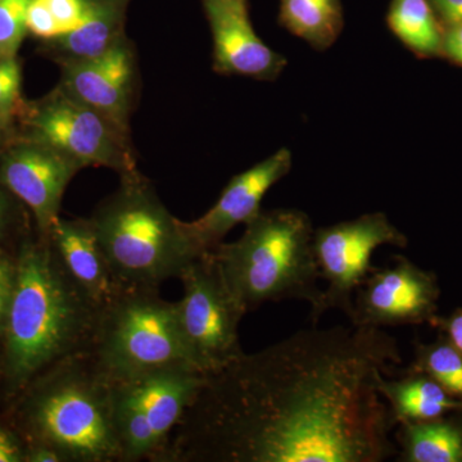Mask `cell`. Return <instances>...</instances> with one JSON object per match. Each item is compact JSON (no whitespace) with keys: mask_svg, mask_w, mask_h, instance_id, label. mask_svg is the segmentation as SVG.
<instances>
[{"mask_svg":"<svg viewBox=\"0 0 462 462\" xmlns=\"http://www.w3.org/2000/svg\"><path fill=\"white\" fill-rule=\"evenodd\" d=\"M382 328L305 329L206 378L154 462H383L397 456Z\"/></svg>","mask_w":462,"mask_h":462,"instance_id":"obj_1","label":"cell"},{"mask_svg":"<svg viewBox=\"0 0 462 462\" xmlns=\"http://www.w3.org/2000/svg\"><path fill=\"white\" fill-rule=\"evenodd\" d=\"M2 337L5 373L14 389L71 356L90 351L100 309L60 263L50 239L26 240Z\"/></svg>","mask_w":462,"mask_h":462,"instance_id":"obj_2","label":"cell"},{"mask_svg":"<svg viewBox=\"0 0 462 462\" xmlns=\"http://www.w3.org/2000/svg\"><path fill=\"white\" fill-rule=\"evenodd\" d=\"M314 231L300 209H261L238 240L220 243L209 252L245 311L267 302L303 300L311 307V320L318 322L325 307Z\"/></svg>","mask_w":462,"mask_h":462,"instance_id":"obj_3","label":"cell"},{"mask_svg":"<svg viewBox=\"0 0 462 462\" xmlns=\"http://www.w3.org/2000/svg\"><path fill=\"white\" fill-rule=\"evenodd\" d=\"M36 376L26 404L35 443L50 446L65 462H121L112 413L111 382L90 351L71 356Z\"/></svg>","mask_w":462,"mask_h":462,"instance_id":"obj_4","label":"cell"},{"mask_svg":"<svg viewBox=\"0 0 462 462\" xmlns=\"http://www.w3.org/2000/svg\"><path fill=\"white\" fill-rule=\"evenodd\" d=\"M90 220L121 287L160 288L202 256L139 172L123 176Z\"/></svg>","mask_w":462,"mask_h":462,"instance_id":"obj_5","label":"cell"},{"mask_svg":"<svg viewBox=\"0 0 462 462\" xmlns=\"http://www.w3.org/2000/svg\"><path fill=\"white\" fill-rule=\"evenodd\" d=\"M90 354L109 382L166 367L191 366L173 302L161 298L158 288L118 289L100 309Z\"/></svg>","mask_w":462,"mask_h":462,"instance_id":"obj_6","label":"cell"},{"mask_svg":"<svg viewBox=\"0 0 462 462\" xmlns=\"http://www.w3.org/2000/svg\"><path fill=\"white\" fill-rule=\"evenodd\" d=\"M206 378L194 367L181 365L111 382L121 462L156 460Z\"/></svg>","mask_w":462,"mask_h":462,"instance_id":"obj_7","label":"cell"},{"mask_svg":"<svg viewBox=\"0 0 462 462\" xmlns=\"http://www.w3.org/2000/svg\"><path fill=\"white\" fill-rule=\"evenodd\" d=\"M179 279L182 297L173 309L182 345L191 366L212 375L245 354L239 325L247 311L231 294L211 252L188 264Z\"/></svg>","mask_w":462,"mask_h":462,"instance_id":"obj_8","label":"cell"},{"mask_svg":"<svg viewBox=\"0 0 462 462\" xmlns=\"http://www.w3.org/2000/svg\"><path fill=\"white\" fill-rule=\"evenodd\" d=\"M409 243L383 212H373L314 231V251L324 288L325 312L340 310L351 319L355 293L372 272L374 252L382 245Z\"/></svg>","mask_w":462,"mask_h":462,"instance_id":"obj_9","label":"cell"},{"mask_svg":"<svg viewBox=\"0 0 462 462\" xmlns=\"http://www.w3.org/2000/svg\"><path fill=\"white\" fill-rule=\"evenodd\" d=\"M30 125L32 139L57 149L81 169L103 166L123 176L138 173L125 133L62 89L36 108Z\"/></svg>","mask_w":462,"mask_h":462,"instance_id":"obj_10","label":"cell"},{"mask_svg":"<svg viewBox=\"0 0 462 462\" xmlns=\"http://www.w3.org/2000/svg\"><path fill=\"white\" fill-rule=\"evenodd\" d=\"M439 297L436 276L403 256L384 269H372L355 293V325L383 328L436 320Z\"/></svg>","mask_w":462,"mask_h":462,"instance_id":"obj_11","label":"cell"},{"mask_svg":"<svg viewBox=\"0 0 462 462\" xmlns=\"http://www.w3.org/2000/svg\"><path fill=\"white\" fill-rule=\"evenodd\" d=\"M80 169L57 149L30 139L3 154L0 181L32 209L42 236H47L60 218L67 185Z\"/></svg>","mask_w":462,"mask_h":462,"instance_id":"obj_12","label":"cell"},{"mask_svg":"<svg viewBox=\"0 0 462 462\" xmlns=\"http://www.w3.org/2000/svg\"><path fill=\"white\" fill-rule=\"evenodd\" d=\"M293 157L287 148L279 149L247 171L234 176L220 199L205 215L194 221H181L193 247L199 254L224 242L226 234L238 225H245L261 211L267 191L291 172Z\"/></svg>","mask_w":462,"mask_h":462,"instance_id":"obj_13","label":"cell"},{"mask_svg":"<svg viewBox=\"0 0 462 462\" xmlns=\"http://www.w3.org/2000/svg\"><path fill=\"white\" fill-rule=\"evenodd\" d=\"M214 38L215 71L273 81L287 58L261 41L249 18L247 0H203Z\"/></svg>","mask_w":462,"mask_h":462,"instance_id":"obj_14","label":"cell"},{"mask_svg":"<svg viewBox=\"0 0 462 462\" xmlns=\"http://www.w3.org/2000/svg\"><path fill=\"white\" fill-rule=\"evenodd\" d=\"M132 54L123 42L90 60H69L60 89L126 130L132 89Z\"/></svg>","mask_w":462,"mask_h":462,"instance_id":"obj_15","label":"cell"},{"mask_svg":"<svg viewBox=\"0 0 462 462\" xmlns=\"http://www.w3.org/2000/svg\"><path fill=\"white\" fill-rule=\"evenodd\" d=\"M47 238L72 281L99 309L107 305L121 285L116 282L91 220L60 217Z\"/></svg>","mask_w":462,"mask_h":462,"instance_id":"obj_16","label":"cell"},{"mask_svg":"<svg viewBox=\"0 0 462 462\" xmlns=\"http://www.w3.org/2000/svg\"><path fill=\"white\" fill-rule=\"evenodd\" d=\"M378 392L387 403L394 425L433 420L462 409V401L448 393L427 374L410 370L400 379H379Z\"/></svg>","mask_w":462,"mask_h":462,"instance_id":"obj_17","label":"cell"},{"mask_svg":"<svg viewBox=\"0 0 462 462\" xmlns=\"http://www.w3.org/2000/svg\"><path fill=\"white\" fill-rule=\"evenodd\" d=\"M398 461L462 462V425L456 420L404 422L398 425Z\"/></svg>","mask_w":462,"mask_h":462,"instance_id":"obj_18","label":"cell"},{"mask_svg":"<svg viewBox=\"0 0 462 462\" xmlns=\"http://www.w3.org/2000/svg\"><path fill=\"white\" fill-rule=\"evenodd\" d=\"M281 23L316 51H327L342 32L340 0H282Z\"/></svg>","mask_w":462,"mask_h":462,"instance_id":"obj_19","label":"cell"},{"mask_svg":"<svg viewBox=\"0 0 462 462\" xmlns=\"http://www.w3.org/2000/svg\"><path fill=\"white\" fill-rule=\"evenodd\" d=\"M388 26L418 56L443 54L445 33L430 0H393L388 12Z\"/></svg>","mask_w":462,"mask_h":462,"instance_id":"obj_20","label":"cell"},{"mask_svg":"<svg viewBox=\"0 0 462 462\" xmlns=\"http://www.w3.org/2000/svg\"><path fill=\"white\" fill-rule=\"evenodd\" d=\"M120 14L111 3L93 2L87 21L66 35L58 38L69 60H90L112 50L120 38Z\"/></svg>","mask_w":462,"mask_h":462,"instance_id":"obj_21","label":"cell"},{"mask_svg":"<svg viewBox=\"0 0 462 462\" xmlns=\"http://www.w3.org/2000/svg\"><path fill=\"white\" fill-rule=\"evenodd\" d=\"M410 370L427 374L451 396L462 401V354L448 340L419 346Z\"/></svg>","mask_w":462,"mask_h":462,"instance_id":"obj_22","label":"cell"},{"mask_svg":"<svg viewBox=\"0 0 462 462\" xmlns=\"http://www.w3.org/2000/svg\"><path fill=\"white\" fill-rule=\"evenodd\" d=\"M30 0H0V60L16 58L25 36Z\"/></svg>","mask_w":462,"mask_h":462,"instance_id":"obj_23","label":"cell"},{"mask_svg":"<svg viewBox=\"0 0 462 462\" xmlns=\"http://www.w3.org/2000/svg\"><path fill=\"white\" fill-rule=\"evenodd\" d=\"M62 30V36L83 25L89 17L93 0H44Z\"/></svg>","mask_w":462,"mask_h":462,"instance_id":"obj_24","label":"cell"},{"mask_svg":"<svg viewBox=\"0 0 462 462\" xmlns=\"http://www.w3.org/2000/svg\"><path fill=\"white\" fill-rule=\"evenodd\" d=\"M26 26L30 32L42 39H58L62 30L44 0H30L26 11Z\"/></svg>","mask_w":462,"mask_h":462,"instance_id":"obj_25","label":"cell"},{"mask_svg":"<svg viewBox=\"0 0 462 462\" xmlns=\"http://www.w3.org/2000/svg\"><path fill=\"white\" fill-rule=\"evenodd\" d=\"M21 71L16 58L0 60V107L11 109L20 94Z\"/></svg>","mask_w":462,"mask_h":462,"instance_id":"obj_26","label":"cell"},{"mask_svg":"<svg viewBox=\"0 0 462 462\" xmlns=\"http://www.w3.org/2000/svg\"><path fill=\"white\" fill-rule=\"evenodd\" d=\"M16 273V261L9 260L0 254V336H2L9 305L14 296Z\"/></svg>","mask_w":462,"mask_h":462,"instance_id":"obj_27","label":"cell"},{"mask_svg":"<svg viewBox=\"0 0 462 462\" xmlns=\"http://www.w3.org/2000/svg\"><path fill=\"white\" fill-rule=\"evenodd\" d=\"M26 448L11 430L0 424V462L25 461Z\"/></svg>","mask_w":462,"mask_h":462,"instance_id":"obj_28","label":"cell"},{"mask_svg":"<svg viewBox=\"0 0 462 462\" xmlns=\"http://www.w3.org/2000/svg\"><path fill=\"white\" fill-rule=\"evenodd\" d=\"M443 54L462 66V23L447 29L443 35Z\"/></svg>","mask_w":462,"mask_h":462,"instance_id":"obj_29","label":"cell"},{"mask_svg":"<svg viewBox=\"0 0 462 462\" xmlns=\"http://www.w3.org/2000/svg\"><path fill=\"white\" fill-rule=\"evenodd\" d=\"M434 322L445 331L447 340L462 354V310L454 312L448 319H436Z\"/></svg>","mask_w":462,"mask_h":462,"instance_id":"obj_30","label":"cell"},{"mask_svg":"<svg viewBox=\"0 0 462 462\" xmlns=\"http://www.w3.org/2000/svg\"><path fill=\"white\" fill-rule=\"evenodd\" d=\"M430 3L447 25H461L462 0H430Z\"/></svg>","mask_w":462,"mask_h":462,"instance_id":"obj_31","label":"cell"},{"mask_svg":"<svg viewBox=\"0 0 462 462\" xmlns=\"http://www.w3.org/2000/svg\"><path fill=\"white\" fill-rule=\"evenodd\" d=\"M25 461L30 462H65L56 449L42 443H33L26 449Z\"/></svg>","mask_w":462,"mask_h":462,"instance_id":"obj_32","label":"cell"},{"mask_svg":"<svg viewBox=\"0 0 462 462\" xmlns=\"http://www.w3.org/2000/svg\"><path fill=\"white\" fill-rule=\"evenodd\" d=\"M9 224V202L5 194L0 190V239L5 236Z\"/></svg>","mask_w":462,"mask_h":462,"instance_id":"obj_33","label":"cell"},{"mask_svg":"<svg viewBox=\"0 0 462 462\" xmlns=\"http://www.w3.org/2000/svg\"><path fill=\"white\" fill-rule=\"evenodd\" d=\"M5 121L7 120H0V143H2L3 136H5Z\"/></svg>","mask_w":462,"mask_h":462,"instance_id":"obj_34","label":"cell"}]
</instances>
